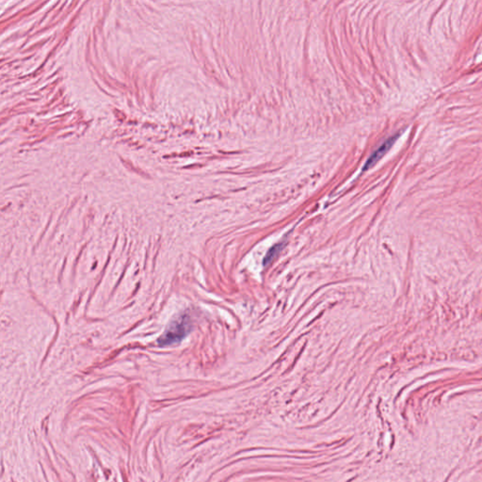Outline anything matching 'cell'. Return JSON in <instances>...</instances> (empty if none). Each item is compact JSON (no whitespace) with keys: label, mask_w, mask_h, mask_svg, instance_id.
I'll use <instances>...</instances> for the list:
<instances>
[{"label":"cell","mask_w":482,"mask_h":482,"mask_svg":"<svg viewBox=\"0 0 482 482\" xmlns=\"http://www.w3.org/2000/svg\"><path fill=\"white\" fill-rule=\"evenodd\" d=\"M189 329H190V325H189L188 318L186 316L181 317L179 320L174 321L158 339L159 346L165 347L172 344L180 342L181 340L187 335Z\"/></svg>","instance_id":"cell-1"},{"label":"cell","mask_w":482,"mask_h":482,"mask_svg":"<svg viewBox=\"0 0 482 482\" xmlns=\"http://www.w3.org/2000/svg\"><path fill=\"white\" fill-rule=\"evenodd\" d=\"M398 139V135H396V136L392 137L390 139H387L385 142H383L382 144L380 145V147L374 152L373 155L369 157L368 162L366 164L365 169H368L369 167L373 166L375 163L377 162L380 158L383 157V156L385 155L386 152L391 148L392 145L394 144V142L396 141V139Z\"/></svg>","instance_id":"cell-2"},{"label":"cell","mask_w":482,"mask_h":482,"mask_svg":"<svg viewBox=\"0 0 482 482\" xmlns=\"http://www.w3.org/2000/svg\"><path fill=\"white\" fill-rule=\"evenodd\" d=\"M282 249V246L281 245H275L274 247L271 248V251L268 253L267 256L265 257V264H269L271 261H272V259L277 255V253L281 251Z\"/></svg>","instance_id":"cell-3"}]
</instances>
